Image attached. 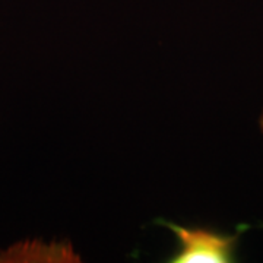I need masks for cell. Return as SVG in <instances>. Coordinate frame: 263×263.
<instances>
[{
    "mask_svg": "<svg viewBox=\"0 0 263 263\" xmlns=\"http://www.w3.org/2000/svg\"><path fill=\"white\" fill-rule=\"evenodd\" d=\"M170 228L179 247L171 256V263H230L234 262L238 235L222 234L206 228H186L174 222L161 221Z\"/></svg>",
    "mask_w": 263,
    "mask_h": 263,
    "instance_id": "cell-1",
    "label": "cell"
},
{
    "mask_svg": "<svg viewBox=\"0 0 263 263\" xmlns=\"http://www.w3.org/2000/svg\"><path fill=\"white\" fill-rule=\"evenodd\" d=\"M259 126H260V132L263 133V111L260 114V119H259Z\"/></svg>",
    "mask_w": 263,
    "mask_h": 263,
    "instance_id": "cell-2",
    "label": "cell"
}]
</instances>
